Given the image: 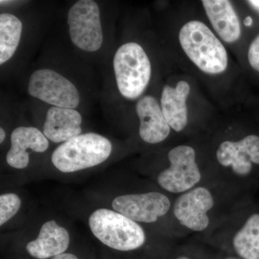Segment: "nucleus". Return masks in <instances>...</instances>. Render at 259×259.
Segmentation results:
<instances>
[{
	"mask_svg": "<svg viewBox=\"0 0 259 259\" xmlns=\"http://www.w3.org/2000/svg\"><path fill=\"white\" fill-rule=\"evenodd\" d=\"M179 39L186 55L201 71L213 75L226 71V49L205 24L198 20L188 22L181 28Z\"/></svg>",
	"mask_w": 259,
	"mask_h": 259,
	"instance_id": "1",
	"label": "nucleus"
},
{
	"mask_svg": "<svg viewBox=\"0 0 259 259\" xmlns=\"http://www.w3.org/2000/svg\"><path fill=\"white\" fill-rule=\"evenodd\" d=\"M112 151L111 142L105 136L87 133L58 146L51 161L62 173H74L101 164L108 159Z\"/></svg>",
	"mask_w": 259,
	"mask_h": 259,
	"instance_id": "2",
	"label": "nucleus"
},
{
	"mask_svg": "<svg viewBox=\"0 0 259 259\" xmlns=\"http://www.w3.org/2000/svg\"><path fill=\"white\" fill-rule=\"evenodd\" d=\"M88 223L94 236L112 249L130 251L141 248L146 242L142 227L113 209H96Z\"/></svg>",
	"mask_w": 259,
	"mask_h": 259,
	"instance_id": "3",
	"label": "nucleus"
},
{
	"mask_svg": "<svg viewBox=\"0 0 259 259\" xmlns=\"http://www.w3.org/2000/svg\"><path fill=\"white\" fill-rule=\"evenodd\" d=\"M116 81L122 97L136 100L144 93L151 76V64L144 49L127 42L116 51L113 59Z\"/></svg>",
	"mask_w": 259,
	"mask_h": 259,
	"instance_id": "4",
	"label": "nucleus"
},
{
	"mask_svg": "<svg viewBox=\"0 0 259 259\" xmlns=\"http://www.w3.org/2000/svg\"><path fill=\"white\" fill-rule=\"evenodd\" d=\"M67 22L71 41L76 47L88 52H95L101 48L103 32L96 2H76L69 10Z\"/></svg>",
	"mask_w": 259,
	"mask_h": 259,
	"instance_id": "5",
	"label": "nucleus"
},
{
	"mask_svg": "<svg viewBox=\"0 0 259 259\" xmlns=\"http://www.w3.org/2000/svg\"><path fill=\"white\" fill-rule=\"evenodd\" d=\"M28 93L54 107L75 109L79 105V91L74 83L54 70L38 69L32 73Z\"/></svg>",
	"mask_w": 259,
	"mask_h": 259,
	"instance_id": "6",
	"label": "nucleus"
},
{
	"mask_svg": "<svg viewBox=\"0 0 259 259\" xmlns=\"http://www.w3.org/2000/svg\"><path fill=\"white\" fill-rule=\"evenodd\" d=\"M195 151L188 146H179L168 153L170 166L158 175V185L171 193L187 192L199 183L201 174L195 161Z\"/></svg>",
	"mask_w": 259,
	"mask_h": 259,
	"instance_id": "7",
	"label": "nucleus"
},
{
	"mask_svg": "<svg viewBox=\"0 0 259 259\" xmlns=\"http://www.w3.org/2000/svg\"><path fill=\"white\" fill-rule=\"evenodd\" d=\"M171 202L164 194L157 192L117 196L112 200L113 210L136 223H152L169 210Z\"/></svg>",
	"mask_w": 259,
	"mask_h": 259,
	"instance_id": "8",
	"label": "nucleus"
},
{
	"mask_svg": "<svg viewBox=\"0 0 259 259\" xmlns=\"http://www.w3.org/2000/svg\"><path fill=\"white\" fill-rule=\"evenodd\" d=\"M214 199L204 187H197L182 194L174 206V214L180 224L194 231H202L209 226L207 212L212 208Z\"/></svg>",
	"mask_w": 259,
	"mask_h": 259,
	"instance_id": "9",
	"label": "nucleus"
},
{
	"mask_svg": "<svg viewBox=\"0 0 259 259\" xmlns=\"http://www.w3.org/2000/svg\"><path fill=\"white\" fill-rule=\"evenodd\" d=\"M218 162L223 166H231L239 176H247L252 170V163L259 164V137L250 135L237 142L224 141L217 153Z\"/></svg>",
	"mask_w": 259,
	"mask_h": 259,
	"instance_id": "10",
	"label": "nucleus"
},
{
	"mask_svg": "<svg viewBox=\"0 0 259 259\" xmlns=\"http://www.w3.org/2000/svg\"><path fill=\"white\" fill-rule=\"evenodd\" d=\"M11 146L6 156L8 164L16 169H24L30 163L28 150L44 153L49 147V139L36 127L20 126L12 133Z\"/></svg>",
	"mask_w": 259,
	"mask_h": 259,
	"instance_id": "11",
	"label": "nucleus"
},
{
	"mask_svg": "<svg viewBox=\"0 0 259 259\" xmlns=\"http://www.w3.org/2000/svg\"><path fill=\"white\" fill-rule=\"evenodd\" d=\"M136 110L140 120V136L145 142L156 144L167 139L171 127L154 97L147 95L140 99Z\"/></svg>",
	"mask_w": 259,
	"mask_h": 259,
	"instance_id": "12",
	"label": "nucleus"
},
{
	"mask_svg": "<svg viewBox=\"0 0 259 259\" xmlns=\"http://www.w3.org/2000/svg\"><path fill=\"white\" fill-rule=\"evenodd\" d=\"M70 244L69 231L54 220L42 225L38 236L27 243V252L36 259L51 258L66 253Z\"/></svg>",
	"mask_w": 259,
	"mask_h": 259,
	"instance_id": "13",
	"label": "nucleus"
},
{
	"mask_svg": "<svg viewBox=\"0 0 259 259\" xmlns=\"http://www.w3.org/2000/svg\"><path fill=\"white\" fill-rule=\"evenodd\" d=\"M82 117L74 109L52 107L49 108L44 125V134L49 141L65 143L81 134Z\"/></svg>",
	"mask_w": 259,
	"mask_h": 259,
	"instance_id": "14",
	"label": "nucleus"
},
{
	"mask_svg": "<svg viewBox=\"0 0 259 259\" xmlns=\"http://www.w3.org/2000/svg\"><path fill=\"white\" fill-rule=\"evenodd\" d=\"M206 14L218 35L226 42H236L241 35V23L231 2L203 0Z\"/></svg>",
	"mask_w": 259,
	"mask_h": 259,
	"instance_id": "15",
	"label": "nucleus"
},
{
	"mask_svg": "<svg viewBox=\"0 0 259 259\" xmlns=\"http://www.w3.org/2000/svg\"><path fill=\"white\" fill-rule=\"evenodd\" d=\"M190 93V84L185 81H179L175 88L166 85L162 92V111L168 125L177 132L182 131L187 125V100Z\"/></svg>",
	"mask_w": 259,
	"mask_h": 259,
	"instance_id": "16",
	"label": "nucleus"
},
{
	"mask_svg": "<svg viewBox=\"0 0 259 259\" xmlns=\"http://www.w3.org/2000/svg\"><path fill=\"white\" fill-rule=\"evenodd\" d=\"M236 253L243 259H259V214L255 213L247 220L233 238Z\"/></svg>",
	"mask_w": 259,
	"mask_h": 259,
	"instance_id": "17",
	"label": "nucleus"
},
{
	"mask_svg": "<svg viewBox=\"0 0 259 259\" xmlns=\"http://www.w3.org/2000/svg\"><path fill=\"white\" fill-rule=\"evenodd\" d=\"M23 24L14 15H0V64L9 61L20 42Z\"/></svg>",
	"mask_w": 259,
	"mask_h": 259,
	"instance_id": "18",
	"label": "nucleus"
},
{
	"mask_svg": "<svg viewBox=\"0 0 259 259\" xmlns=\"http://www.w3.org/2000/svg\"><path fill=\"white\" fill-rule=\"evenodd\" d=\"M22 200L18 194L6 193L0 196V226H3L20 210Z\"/></svg>",
	"mask_w": 259,
	"mask_h": 259,
	"instance_id": "19",
	"label": "nucleus"
},
{
	"mask_svg": "<svg viewBox=\"0 0 259 259\" xmlns=\"http://www.w3.org/2000/svg\"><path fill=\"white\" fill-rule=\"evenodd\" d=\"M248 59L250 66L259 72V35L250 44Z\"/></svg>",
	"mask_w": 259,
	"mask_h": 259,
	"instance_id": "20",
	"label": "nucleus"
},
{
	"mask_svg": "<svg viewBox=\"0 0 259 259\" xmlns=\"http://www.w3.org/2000/svg\"><path fill=\"white\" fill-rule=\"evenodd\" d=\"M50 259H79L76 255L72 254V253H64L62 254L56 255Z\"/></svg>",
	"mask_w": 259,
	"mask_h": 259,
	"instance_id": "21",
	"label": "nucleus"
},
{
	"mask_svg": "<svg viewBox=\"0 0 259 259\" xmlns=\"http://www.w3.org/2000/svg\"><path fill=\"white\" fill-rule=\"evenodd\" d=\"M247 3H248L250 6L253 7L254 9L259 11V0H249V1H247Z\"/></svg>",
	"mask_w": 259,
	"mask_h": 259,
	"instance_id": "22",
	"label": "nucleus"
},
{
	"mask_svg": "<svg viewBox=\"0 0 259 259\" xmlns=\"http://www.w3.org/2000/svg\"><path fill=\"white\" fill-rule=\"evenodd\" d=\"M244 25L245 26L248 27L251 26V25H253V19H252L251 17L248 16L245 19Z\"/></svg>",
	"mask_w": 259,
	"mask_h": 259,
	"instance_id": "23",
	"label": "nucleus"
},
{
	"mask_svg": "<svg viewBox=\"0 0 259 259\" xmlns=\"http://www.w3.org/2000/svg\"><path fill=\"white\" fill-rule=\"evenodd\" d=\"M5 138H6V134H5V130L1 127L0 128V143L1 144L4 142Z\"/></svg>",
	"mask_w": 259,
	"mask_h": 259,
	"instance_id": "24",
	"label": "nucleus"
},
{
	"mask_svg": "<svg viewBox=\"0 0 259 259\" xmlns=\"http://www.w3.org/2000/svg\"><path fill=\"white\" fill-rule=\"evenodd\" d=\"M177 259H190V258H187V257H186V256H180V257H179V258H177Z\"/></svg>",
	"mask_w": 259,
	"mask_h": 259,
	"instance_id": "25",
	"label": "nucleus"
},
{
	"mask_svg": "<svg viewBox=\"0 0 259 259\" xmlns=\"http://www.w3.org/2000/svg\"><path fill=\"white\" fill-rule=\"evenodd\" d=\"M228 259H237V258H228Z\"/></svg>",
	"mask_w": 259,
	"mask_h": 259,
	"instance_id": "26",
	"label": "nucleus"
}]
</instances>
